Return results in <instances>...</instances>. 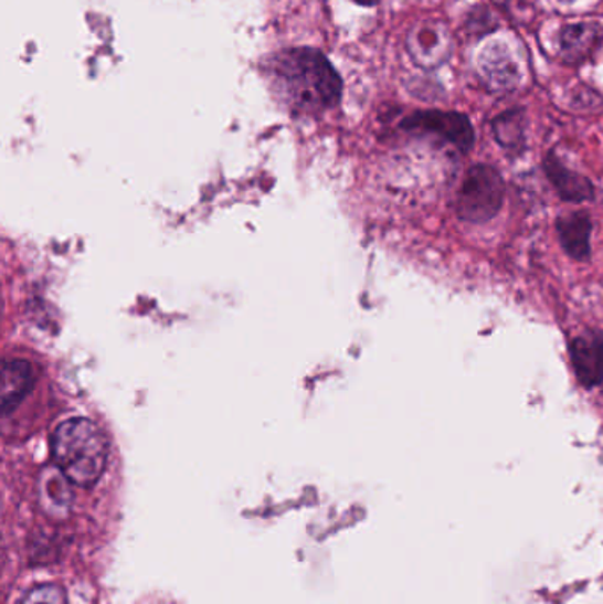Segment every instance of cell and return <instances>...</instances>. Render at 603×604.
Here are the masks:
<instances>
[{
	"mask_svg": "<svg viewBox=\"0 0 603 604\" xmlns=\"http://www.w3.org/2000/svg\"><path fill=\"white\" fill-rule=\"evenodd\" d=\"M405 46L416 66L426 71L437 70L448 61L452 53V34L446 23L440 20H426V22L416 23L409 31Z\"/></svg>",
	"mask_w": 603,
	"mask_h": 604,
	"instance_id": "cell-5",
	"label": "cell"
},
{
	"mask_svg": "<svg viewBox=\"0 0 603 604\" xmlns=\"http://www.w3.org/2000/svg\"><path fill=\"white\" fill-rule=\"evenodd\" d=\"M603 43L599 23H573L559 32V59L568 66H576L593 57Z\"/></svg>",
	"mask_w": 603,
	"mask_h": 604,
	"instance_id": "cell-7",
	"label": "cell"
},
{
	"mask_svg": "<svg viewBox=\"0 0 603 604\" xmlns=\"http://www.w3.org/2000/svg\"><path fill=\"white\" fill-rule=\"evenodd\" d=\"M505 182L496 168L476 165L462 182L457 199V214L470 223H485L501 211Z\"/></svg>",
	"mask_w": 603,
	"mask_h": 604,
	"instance_id": "cell-3",
	"label": "cell"
},
{
	"mask_svg": "<svg viewBox=\"0 0 603 604\" xmlns=\"http://www.w3.org/2000/svg\"><path fill=\"white\" fill-rule=\"evenodd\" d=\"M34 382H36V373L31 362L23 359L4 361L2 375H0L2 414L10 415L31 393Z\"/></svg>",
	"mask_w": 603,
	"mask_h": 604,
	"instance_id": "cell-9",
	"label": "cell"
},
{
	"mask_svg": "<svg viewBox=\"0 0 603 604\" xmlns=\"http://www.w3.org/2000/svg\"><path fill=\"white\" fill-rule=\"evenodd\" d=\"M271 75L299 110L334 108L342 99V78L320 50L302 46L278 53Z\"/></svg>",
	"mask_w": 603,
	"mask_h": 604,
	"instance_id": "cell-1",
	"label": "cell"
},
{
	"mask_svg": "<svg viewBox=\"0 0 603 604\" xmlns=\"http://www.w3.org/2000/svg\"><path fill=\"white\" fill-rule=\"evenodd\" d=\"M563 2H573V0H563Z\"/></svg>",
	"mask_w": 603,
	"mask_h": 604,
	"instance_id": "cell-14",
	"label": "cell"
},
{
	"mask_svg": "<svg viewBox=\"0 0 603 604\" xmlns=\"http://www.w3.org/2000/svg\"><path fill=\"white\" fill-rule=\"evenodd\" d=\"M543 168H546L550 182L561 194V199L568 200V202H585V200L593 199L594 188L590 179H585L581 173L572 172L554 155L547 156Z\"/></svg>",
	"mask_w": 603,
	"mask_h": 604,
	"instance_id": "cell-10",
	"label": "cell"
},
{
	"mask_svg": "<svg viewBox=\"0 0 603 604\" xmlns=\"http://www.w3.org/2000/svg\"><path fill=\"white\" fill-rule=\"evenodd\" d=\"M355 2H356V4L367 6V8H369V6L379 4V2H381V0H355Z\"/></svg>",
	"mask_w": 603,
	"mask_h": 604,
	"instance_id": "cell-13",
	"label": "cell"
},
{
	"mask_svg": "<svg viewBox=\"0 0 603 604\" xmlns=\"http://www.w3.org/2000/svg\"><path fill=\"white\" fill-rule=\"evenodd\" d=\"M494 137L506 150H522L526 146V120L522 110H510L493 120Z\"/></svg>",
	"mask_w": 603,
	"mask_h": 604,
	"instance_id": "cell-12",
	"label": "cell"
},
{
	"mask_svg": "<svg viewBox=\"0 0 603 604\" xmlns=\"http://www.w3.org/2000/svg\"><path fill=\"white\" fill-rule=\"evenodd\" d=\"M478 75L493 93H510L519 85L520 73L514 55L506 44L494 41L487 44L478 59Z\"/></svg>",
	"mask_w": 603,
	"mask_h": 604,
	"instance_id": "cell-6",
	"label": "cell"
},
{
	"mask_svg": "<svg viewBox=\"0 0 603 604\" xmlns=\"http://www.w3.org/2000/svg\"><path fill=\"white\" fill-rule=\"evenodd\" d=\"M405 131L434 135L441 140L448 141L449 146L469 152L475 146V129L467 119V115L458 112L422 110L414 112L402 120Z\"/></svg>",
	"mask_w": 603,
	"mask_h": 604,
	"instance_id": "cell-4",
	"label": "cell"
},
{
	"mask_svg": "<svg viewBox=\"0 0 603 604\" xmlns=\"http://www.w3.org/2000/svg\"><path fill=\"white\" fill-rule=\"evenodd\" d=\"M558 234L568 255L575 261L590 258L591 218L588 212H572L559 218Z\"/></svg>",
	"mask_w": 603,
	"mask_h": 604,
	"instance_id": "cell-11",
	"label": "cell"
},
{
	"mask_svg": "<svg viewBox=\"0 0 603 604\" xmlns=\"http://www.w3.org/2000/svg\"><path fill=\"white\" fill-rule=\"evenodd\" d=\"M50 451L55 467L78 488L98 485L108 465V441L94 421L73 417L52 433Z\"/></svg>",
	"mask_w": 603,
	"mask_h": 604,
	"instance_id": "cell-2",
	"label": "cell"
},
{
	"mask_svg": "<svg viewBox=\"0 0 603 604\" xmlns=\"http://www.w3.org/2000/svg\"><path fill=\"white\" fill-rule=\"evenodd\" d=\"M576 379L585 388H594L603 380V335L590 331L579 336L570 347Z\"/></svg>",
	"mask_w": 603,
	"mask_h": 604,
	"instance_id": "cell-8",
	"label": "cell"
}]
</instances>
